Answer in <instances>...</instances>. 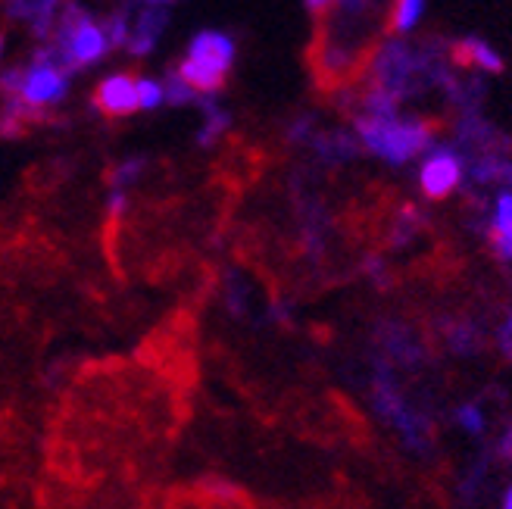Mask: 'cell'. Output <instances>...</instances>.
<instances>
[{
    "instance_id": "cell-15",
    "label": "cell",
    "mask_w": 512,
    "mask_h": 509,
    "mask_svg": "<svg viewBox=\"0 0 512 509\" xmlns=\"http://www.w3.org/2000/svg\"><path fill=\"white\" fill-rule=\"evenodd\" d=\"M491 241H512V191H503L494 207V225L488 228Z\"/></svg>"
},
{
    "instance_id": "cell-18",
    "label": "cell",
    "mask_w": 512,
    "mask_h": 509,
    "mask_svg": "<svg viewBox=\"0 0 512 509\" xmlns=\"http://www.w3.org/2000/svg\"><path fill=\"white\" fill-rule=\"evenodd\" d=\"M225 307L232 316H244V310H247V285L235 272H228V278H225Z\"/></svg>"
},
{
    "instance_id": "cell-4",
    "label": "cell",
    "mask_w": 512,
    "mask_h": 509,
    "mask_svg": "<svg viewBox=\"0 0 512 509\" xmlns=\"http://www.w3.org/2000/svg\"><path fill=\"white\" fill-rule=\"evenodd\" d=\"M463 175H466L463 157L453 147H434L419 169V185L431 200H441L459 188Z\"/></svg>"
},
{
    "instance_id": "cell-3",
    "label": "cell",
    "mask_w": 512,
    "mask_h": 509,
    "mask_svg": "<svg viewBox=\"0 0 512 509\" xmlns=\"http://www.w3.org/2000/svg\"><path fill=\"white\" fill-rule=\"evenodd\" d=\"M66 94H69V72L57 63L54 50L47 44L38 47L29 66H19V85L13 97L41 113L44 107L63 104Z\"/></svg>"
},
{
    "instance_id": "cell-19",
    "label": "cell",
    "mask_w": 512,
    "mask_h": 509,
    "mask_svg": "<svg viewBox=\"0 0 512 509\" xmlns=\"http://www.w3.org/2000/svg\"><path fill=\"white\" fill-rule=\"evenodd\" d=\"M456 422L463 425L469 435H475V438H481L484 431H488V419H484V410L478 403H463L456 410Z\"/></svg>"
},
{
    "instance_id": "cell-20",
    "label": "cell",
    "mask_w": 512,
    "mask_h": 509,
    "mask_svg": "<svg viewBox=\"0 0 512 509\" xmlns=\"http://www.w3.org/2000/svg\"><path fill=\"white\" fill-rule=\"evenodd\" d=\"M497 344H500V350H503L506 360L512 363V310H509V316H506V319H503V325H500Z\"/></svg>"
},
{
    "instance_id": "cell-13",
    "label": "cell",
    "mask_w": 512,
    "mask_h": 509,
    "mask_svg": "<svg viewBox=\"0 0 512 509\" xmlns=\"http://www.w3.org/2000/svg\"><path fill=\"white\" fill-rule=\"evenodd\" d=\"M135 88H138V110L153 113V110H160L166 104V91H163V82L160 79H150V75H138Z\"/></svg>"
},
{
    "instance_id": "cell-6",
    "label": "cell",
    "mask_w": 512,
    "mask_h": 509,
    "mask_svg": "<svg viewBox=\"0 0 512 509\" xmlns=\"http://www.w3.org/2000/svg\"><path fill=\"white\" fill-rule=\"evenodd\" d=\"M94 110H100L104 116H132L138 113V88L135 79L125 72H113L107 79H100L91 97Z\"/></svg>"
},
{
    "instance_id": "cell-25",
    "label": "cell",
    "mask_w": 512,
    "mask_h": 509,
    "mask_svg": "<svg viewBox=\"0 0 512 509\" xmlns=\"http://www.w3.org/2000/svg\"><path fill=\"white\" fill-rule=\"evenodd\" d=\"M363 4H366V0H344V7H347V10H360Z\"/></svg>"
},
{
    "instance_id": "cell-12",
    "label": "cell",
    "mask_w": 512,
    "mask_h": 509,
    "mask_svg": "<svg viewBox=\"0 0 512 509\" xmlns=\"http://www.w3.org/2000/svg\"><path fill=\"white\" fill-rule=\"evenodd\" d=\"M313 147H316V154L322 157V160H328V163H338V160H350L353 154H356V141L350 138V135H313V141H310Z\"/></svg>"
},
{
    "instance_id": "cell-7",
    "label": "cell",
    "mask_w": 512,
    "mask_h": 509,
    "mask_svg": "<svg viewBox=\"0 0 512 509\" xmlns=\"http://www.w3.org/2000/svg\"><path fill=\"white\" fill-rule=\"evenodd\" d=\"M375 341L381 344L384 350V360H391V363H400V366H422L425 363V347L422 341L409 332V328L403 322H378L375 328Z\"/></svg>"
},
{
    "instance_id": "cell-22",
    "label": "cell",
    "mask_w": 512,
    "mask_h": 509,
    "mask_svg": "<svg viewBox=\"0 0 512 509\" xmlns=\"http://www.w3.org/2000/svg\"><path fill=\"white\" fill-rule=\"evenodd\" d=\"M125 210H128V191H110V197H107V213L113 219H119V216H125Z\"/></svg>"
},
{
    "instance_id": "cell-5",
    "label": "cell",
    "mask_w": 512,
    "mask_h": 509,
    "mask_svg": "<svg viewBox=\"0 0 512 509\" xmlns=\"http://www.w3.org/2000/svg\"><path fill=\"white\" fill-rule=\"evenodd\" d=\"M235 38L225 35V32H216V29H203L191 38L188 44V54L185 60L210 69L216 75H222V79H228V72H232L235 66Z\"/></svg>"
},
{
    "instance_id": "cell-21",
    "label": "cell",
    "mask_w": 512,
    "mask_h": 509,
    "mask_svg": "<svg viewBox=\"0 0 512 509\" xmlns=\"http://www.w3.org/2000/svg\"><path fill=\"white\" fill-rule=\"evenodd\" d=\"M494 453H497V460H503V463H512V422L503 428V435L497 438V444H494Z\"/></svg>"
},
{
    "instance_id": "cell-17",
    "label": "cell",
    "mask_w": 512,
    "mask_h": 509,
    "mask_svg": "<svg viewBox=\"0 0 512 509\" xmlns=\"http://www.w3.org/2000/svg\"><path fill=\"white\" fill-rule=\"evenodd\" d=\"M163 91H166V104L169 107H188V104H197V94L182 82V75H178L175 69H169V75L163 79Z\"/></svg>"
},
{
    "instance_id": "cell-2",
    "label": "cell",
    "mask_w": 512,
    "mask_h": 509,
    "mask_svg": "<svg viewBox=\"0 0 512 509\" xmlns=\"http://www.w3.org/2000/svg\"><path fill=\"white\" fill-rule=\"evenodd\" d=\"M356 138L384 163H409L416 160L422 150L431 147V129L416 119H378V116H360L356 119Z\"/></svg>"
},
{
    "instance_id": "cell-8",
    "label": "cell",
    "mask_w": 512,
    "mask_h": 509,
    "mask_svg": "<svg viewBox=\"0 0 512 509\" xmlns=\"http://www.w3.org/2000/svg\"><path fill=\"white\" fill-rule=\"evenodd\" d=\"M169 13L157 4H147L138 16H132V29H128V44L125 50L135 57H147L153 47H157L160 35L166 32Z\"/></svg>"
},
{
    "instance_id": "cell-16",
    "label": "cell",
    "mask_w": 512,
    "mask_h": 509,
    "mask_svg": "<svg viewBox=\"0 0 512 509\" xmlns=\"http://www.w3.org/2000/svg\"><path fill=\"white\" fill-rule=\"evenodd\" d=\"M144 166H147L144 157H128L119 166H113V172H110V191H128L141 178Z\"/></svg>"
},
{
    "instance_id": "cell-23",
    "label": "cell",
    "mask_w": 512,
    "mask_h": 509,
    "mask_svg": "<svg viewBox=\"0 0 512 509\" xmlns=\"http://www.w3.org/2000/svg\"><path fill=\"white\" fill-rule=\"evenodd\" d=\"M363 269L372 275V282H378V285H388V269H384V260H378V257H369Z\"/></svg>"
},
{
    "instance_id": "cell-11",
    "label": "cell",
    "mask_w": 512,
    "mask_h": 509,
    "mask_svg": "<svg viewBox=\"0 0 512 509\" xmlns=\"http://www.w3.org/2000/svg\"><path fill=\"white\" fill-rule=\"evenodd\" d=\"M459 57H463L466 63H472V66H478V69H484V72H494V75H500L506 69V63H503V57L497 54V50L488 41L475 38V35L459 41Z\"/></svg>"
},
{
    "instance_id": "cell-1",
    "label": "cell",
    "mask_w": 512,
    "mask_h": 509,
    "mask_svg": "<svg viewBox=\"0 0 512 509\" xmlns=\"http://www.w3.org/2000/svg\"><path fill=\"white\" fill-rule=\"evenodd\" d=\"M50 50H54L57 63L72 75L97 66L110 54V41L104 35V25H100L85 7L79 4H66L57 16L54 35H50Z\"/></svg>"
},
{
    "instance_id": "cell-24",
    "label": "cell",
    "mask_w": 512,
    "mask_h": 509,
    "mask_svg": "<svg viewBox=\"0 0 512 509\" xmlns=\"http://www.w3.org/2000/svg\"><path fill=\"white\" fill-rule=\"evenodd\" d=\"M331 4H335V0H306V7H310L313 13H322V10L331 7Z\"/></svg>"
},
{
    "instance_id": "cell-10",
    "label": "cell",
    "mask_w": 512,
    "mask_h": 509,
    "mask_svg": "<svg viewBox=\"0 0 512 509\" xmlns=\"http://www.w3.org/2000/svg\"><path fill=\"white\" fill-rule=\"evenodd\" d=\"M197 104L203 110V129L197 132V144L200 147H213L228 132V125H232V116H228V110H222L216 104V97H200Z\"/></svg>"
},
{
    "instance_id": "cell-26",
    "label": "cell",
    "mask_w": 512,
    "mask_h": 509,
    "mask_svg": "<svg viewBox=\"0 0 512 509\" xmlns=\"http://www.w3.org/2000/svg\"><path fill=\"white\" fill-rule=\"evenodd\" d=\"M503 509H512V485H509V491H506V497H503Z\"/></svg>"
},
{
    "instance_id": "cell-27",
    "label": "cell",
    "mask_w": 512,
    "mask_h": 509,
    "mask_svg": "<svg viewBox=\"0 0 512 509\" xmlns=\"http://www.w3.org/2000/svg\"><path fill=\"white\" fill-rule=\"evenodd\" d=\"M147 4H157V7H163V4H169V0H147Z\"/></svg>"
},
{
    "instance_id": "cell-14",
    "label": "cell",
    "mask_w": 512,
    "mask_h": 509,
    "mask_svg": "<svg viewBox=\"0 0 512 509\" xmlns=\"http://www.w3.org/2000/svg\"><path fill=\"white\" fill-rule=\"evenodd\" d=\"M425 16V0H397L394 7V32L406 35L413 32Z\"/></svg>"
},
{
    "instance_id": "cell-28",
    "label": "cell",
    "mask_w": 512,
    "mask_h": 509,
    "mask_svg": "<svg viewBox=\"0 0 512 509\" xmlns=\"http://www.w3.org/2000/svg\"><path fill=\"white\" fill-rule=\"evenodd\" d=\"M0 54H4V35H0Z\"/></svg>"
},
{
    "instance_id": "cell-9",
    "label": "cell",
    "mask_w": 512,
    "mask_h": 509,
    "mask_svg": "<svg viewBox=\"0 0 512 509\" xmlns=\"http://www.w3.org/2000/svg\"><path fill=\"white\" fill-rule=\"evenodd\" d=\"M441 332H444V344L459 356H475V353L484 350L481 328L475 322H469V319H444Z\"/></svg>"
}]
</instances>
